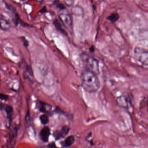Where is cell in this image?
Instances as JSON below:
<instances>
[{
  "label": "cell",
  "instance_id": "6da1fadb",
  "mask_svg": "<svg viewBox=\"0 0 148 148\" xmlns=\"http://www.w3.org/2000/svg\"><path fill=\"white\" fill-rule=\"evenodd\" d=\"M81 83L84 90L90 93L96 92L100 87L97 75L87 69H85L81 74Z\"/></svg>",
  "mask_w": 148,
  "mask_h": 148
},
{
  "label": "cell",
  "instance_id": "7a4b0ae2",
  "mask_svg": "<svg viewBox=\"0 0 148 148\" xmlns=\"http://www.w3.org/2000/svg\"><path fill=\"white\" fill-rule=\"evenodd\" d=\"M80 59L86 67V69L90 70L97 75L99 72V63L97 59L86 53H82Z\"/></svg>",
  "mask_w": 148,
  "mask_h": 148
},
{
  "label": "cell",
  "instance_id": "3957f363",
  "mask_svg": "<svg viewBox=\"0 0 148 148\" xmlns=\"http://www.w3.org/2000/svg\"><path fill=\"white\" fill-rule=\"evenodd\" d=\"M135 58L143 65L148 66V54L147 50L140 47H136L134 49Z\"/></svg>",
  "mask_w": 148,
  "mask_h": 148
},
{
  "label": "cell",
  "instance_id": "277c9868",
  "mask_svg": "<svg viewBox=\"0 0 148 148\" xmlns=\"http://www.w3.org/2000/svg\"><path fill=\"white\" fill-rule=\"evenodd\" d=\"M70 131V128L68 125H64L60 130L55 131L53 132V136L56 140H59L67 136Z\"/></svg>",
  "mask_w": 148,
  "mask_h": 148
},
{
  "label": "cell",
  "instance_id": "5b68a950",
  "mask_svg": "<svg viewBox=\"0 0 148 148\" xmlns=\"http://www.w3.org/2000/svg\"><path fill=\"white\" fill-rule=\"evenodd\" d=\"M60 21L67 27H71L72 25L73 21L71 15L67 12H63L59 15Z\"/></svg>",
  "mask_w": 148,
  "mask_h": 148
},
{
  "label": "cell",
  "instance_id": "8992f818",
  "mask_svg": "<svg viewBox=\"0 0 148 148\" xmlns=\"http://www.w3.org/2000/svg\"><path fill=\"white\" fill-rule=\"evenodd\" d=\"M11 25L8 19L2 14H0V29L8 32L11 28Z\"/></svg>",
  "mask_w": 148,
  "mask_h": 148
},
{
  "label": "cell",
  "instance_id": "52a82bcc",
  "mask_svg": "<svg viewBox=\"0 0 148 148\" xmlns=\"http://www.w3.org/2000/svg\"><path fill=\"white\" fill-rule=\"evenodd\" d=\"M50 135L51 131L50 128L48 126L44 127L41 130L40 133V138L44 143H47L48 142Z\"/></svg>",
  "mask_w": 148,
  "mask_h": 148
},
{
  "label": "cell",
  "instance_id": "ba28073f",
  "mask_svg": "<svg viewBox=\"0 0 148 148\" xmlns=\"http://www.w3.org/2000/svg\"><path fill=\"white\" fill-rule=\"evenodd\" d=\"M12 21L14 24L16 26L20 25L23 27H32V25H29V24H27L26 22H24L23 20H22L21 19L19 14L16 13V12L14 13V17L13 18Z\"/></svg>",
  "mask_w": 148,
  "mask_h": 148
},
{
  "label": "cell",
  "instance_id": "9c48e42d",
  "mask_svg": "<svg viewBox=\"0 0 148 148\" xmlns=\"http://www.w3.org/2000/svg\"><path fill=\"white\" fill-rule=\"evenodd\" d=\"M75 142V137L74 136H70L66 138L65 140L61 142L60 144L62 147L64 148H69L71 147Z\"/></svg>",
  "mask_w": 148,
  "mask_h": 148
},
{
  "label": "cell",
  "instance_id": "30bf717a",
  "mask_svg": "<svg viewBox=\"0 0 148 148\" xmlns=\"http://www.w3.org/2000/svg\"><path fill=\"white\" fill-rule=\"evenodd\" d=\"M21 66H23V68L24 69V74H25V77L29 78L33 77V72L31 66L23 62L21 63Z\"/></svg>",
  "mask_w": 148,
  "mask_h": 148
},
{
  "label": "cell",
  "instance_id": "8fae6325",
  "mask_svg": "<svg viewBox=\"0 0 148 148\" xmlns=\"http://www.w3.org/2000/svg\"><path fill=\"white\" fill-rule=\"evenodd\" d=\"M53 25H54V26H55L56 29H57V31L60 32L63 34L66 35V32L62 28L61 23L58 19L54 20V21H53Z\"/></svg>",
  "mask_w": 148,
  "mask_h": 148
},
{
  "label": "cell",
  "instance_id": "7c38bea8",
  "mask_svg": "<svg viewBox=\"0 0 148 148\" xmlns=\"http://www.w3.org/2000/svg\"><path fill=\"white\" fill-rule=\"evenodd\" d=\"M106 18L108 20L112 23H115L119 19L120 16L118 14L114 13L110 15H109Z\"/></svg>",
  "mask_w": 148,
  "mask_h": 148
},
{
  "label": "cell",
  "instance_id": "4fadbf2b",
  "mask_svg": "<svg viewBox=\"0 0 148 148\" xmlns=\"http://www.w3.org/2000/svg\"><path fill=\"white\" fill-rule=\"evenodd\" d=\"M0 108L4 109L8 115H10L13 111V108L12 106L7 105L1 104Z\"/></svg>",
  "mask_w": 148,
  "mask_h": 148
},
{
  "label": "cell",
  "instance_id": "5bb4252c",
  "mask_svg": "<svg viewBox=\"0 0 148 148\" xmlns=\"http://www.w3.org/2000/svg\"><path fill=\"white\" fill-rule=\"evenodd\" d=\"M51 106L49 105L46 103L43 102H40L39 103V109L40 111L42 113H45L47 112V107H49Z\"/></svg>",
  "mask_w": 148,
  "mask_h": 148
},
{
  "label": "cell",
  "instance_id": "9a60e30c",
  "mask_svg": "<svg viewBox=\"0 0 148 148\" xmlns=\"http://www.w3.org/2000/svg\"><path fill=\"white\" fill-rule=\"evenodd\" d=\"M40 119L42 124L46 125L49 122L48 117L46 115H42L40 117Z\"/></svg>",
  "mask_w": 148,
  "mask_h": 148
},
{
  "label": "cell",
  "instance_id": "2e32d148",
  "mask_svg": "<svg viewBox=\"0 0 148 148\" xmlns=\"http://www.w3.org/2000/svg\"><path fill=\"white\" fill-rule=\"evenodd\" d=\"M5 5L6 8L9 11H11L13 13L16 12V8L12 5H10L9 3L5 2Z\"/></svg>",
  "mask_w": 148,
  "mask_h": 148
},
{
  "label": "cell",
  "instance_id": "e0dca14e",
  "mask_svg": "<svg viewBox=\"0 0 148 148\" xmlns=\"http://www.w3.org/2000/svg\"><path fill=\"white\" fill-rule=\"evenodd\" d=\"M54 4L56 5V7L58 8V9L60 10H64L65 9V6L64 4L62 3H59V1H54Z\"/></svg>",
  "mask_w": 148,
  "mask_h": 148
},
{
  "label": "cell",
  "instance_id": "ac0fdd59",
  "mask_svg": "<svg viewBox=\"0 0 148 148\" xmlns=\"http://www.w3.org/2000/svg\"><path fill=\"white\" fill-rule=\"evenodd\" d=\"M21 39L23 42V45H24L25 47H27L29 46V41L27 40L25 37H24V36H22V37H21Z\"/></svg>",
  "mask_w": 148,
  "mask_h": 148
},
{
  "label": "cell",
  "instance_id": "d6986e66",
  "mask_svg": "<svg viewBox=\"0 0 148 148\" xmlns=\"http://www.w3.org/2000/svg\"><path fill=\"white\" fill-rule=\"evenodd\" d=\"M9 99V96L3 93H0V99L4 101H7Z\"/></svg>",
  "mask_w": 148,
  "mask_h": 148
},
{
  "label": "cell",
  "instance_id": "ffe728a7",
  "mask_svg": "<svg viewBox=\"0 0 148 148\" xmlns=\"http://www.w3.org/2000/svg\"><path fill=\"white\" fill-rule=\"evenodd\" d=\"M55 111L57 112V113H60V114H62V115H65V116H67L66 114H67V113L63 111V110H62L61 109H60L58 107H57V108H56Z\"/></svg>",
  "mask_w": 148,
  "mask_h": 148
},
{
  "label": "cell",
  "instance_id": "44dd1931",
  "mask_svg": "<svg viewBox=\"0 0 148 148\" xmlns=\"http://www.w3.org/2000/svg\"><path fill=\"white\" fill-rule=\"evenodd\" d=\"M48 147L49 148H57L56 143L54 142H51L48 144Z\"/></svg>",
  "mask_w": 148,
  "mask_h": 148
},
{
  "label": "cell",
  "instance_id": "7402d4cb",
  "mask_svg": "<svg viewBox=\"0 0 148 148\" xmlns=\"http://www.w3.org/2000/svg\"><path fill=\"white\" fill-rule=\"evenodd\" d=\"M47 12V8L46 6H44L41 10L40 11V13L41 14H44L45 13Z\"/></svg>",
  "mask_w": 148,
  "mask_h": 148
},
{
  "label": "cell",
  "instance_id": "603a6c76",
  "mask_svg": "<svg viewBox=\"0 0 148 148\" xmlns=\"http://www.w3.org/2000/svg\"><path fill=\"white\" fill-rule=\"evenodd\" d=\"M90 51L91 53H93L95 51V47L94 46L92 45L90 48Z\"/></svg>",
  "mask_w": 148,
  "mask_h": 148
},
{
  "label": "cell",
  "instance_id": "cb8c5ba5",
  "mask_svg": "<svg viewBox=\"0 0 148 148\" xmlns=\"http://www.w3.org/2000/svg\"><path fill=\"white\" fill-rule=\"evenodd\" d=\"M90 144H91L92 145H93V141H92V140H91V142Z\"/></svg>",
  "mask_w": 148,
  "mask_h": 148
},
{
  "label": "cell",
  "instance_id": "d4e9b609",
  "mask_svg": "<svg viewBox=\"0 0 148 148\" xmlns=\"http://www.w3.org/2000/svg\"></svg>",
  "mask_w": 148,
  "mask_h": 148
},
{
  "label": "cell",
  "instance_id": "484cf974",
  "mask_svg": "<svg viewBox=\"0 0 148 148\" xmlns=\"http://www.w3.org/2000/svg\"></svg>",
  "mask_w": 148,
  "mask_h": 148
}]
</instances>
